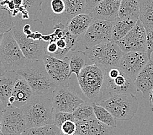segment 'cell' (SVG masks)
Returning <instances> with one entry per match:
<instances>
[{"label": "cell", "mask_w": 153, "mask_h": 135, "mask_svg": "<svg viewBox=\"0 0 153 135\" xmlns=\"http://www.w3.org/2000/svg\"><path fill=\"white\" fill-rule=\"evenodd\" d=\"M80 92L87 101L98 103L105 98V72L96 64L87 65L77 78Z\"/></svg>", "instance_id": "cell-1"}, {"label": "cell", "mask_w": 153, "mask_h": 135, "mask_svg": "<svg viewBox=\"0 0 153 135\" xmlns=\"http://www.w3.org/2000/svg\"><path fill=\"white\" fill-rule=\"evenodd\" d=\"M16 73L27 82L36 96H49L57 87L47 72L43 60H29Z\"/></svg>", "instance_id": "cell-2"}, {"label": "cell", "mask_w": 153, "mask_h": 135, "mask_svg": "<svg viewBox=\"0 0 153 135\" xmlns=\"http://www.w3.org/2000/svg\"><path fill=\"white\" fill-rule=\"evenodd\" d=\"M26 121V128L53 125L55 110L49 96H36L21 108Z\"/></svg>", "instance_id": "cell-3"}, {"label": "cell", "mask_w": 153, "mask_h": 135, "mask_svg": "<svg viewBox=\"0 0 153 135\" xmlns=\"http://www.w3.org/2000/svg\"><path fill=\"white\" fill-rule=\"evenodd\" d=\"M120 121L132 120L139 107V101L133 94H114L98 103Z\"/></svg>", "instance_id": "cell-4"}, {"label": "cell", "mask_w": 153, "mask_h": 135, "mask_svg": "<svg viewBox=\"0 0 153 135\" xmlns=\"http://www.w3.org/2000/svg\"><path fill=\"white\" fill-rule=\"evenodd\" d=\"M91 64H96L104 70L117 67L123 52L115 42L100 44L85 51Z\"/></svg>", "instance_id": "cell-5"}, {"label": "cell", "mask_w": 153, "mask_h": 135, "mask_svg": "<svg viewBox=\"0 0 153 135\" xmlns=\"http://www.w3.org/2000/svg\"><path fill=\"white\" fill-rule=\"evenodd\" d=\"M0 59L7 72L19 71L25 66L29 60L13 36L11 31L5 33L0 45Z\"/></svg>", "instance_id": "cell-6"}, {"label": "cell", "mask_w": 153, "mask_h": 135, "mask_svg": "<svg viewBox=\"0 0 153 135\" xmlns=\"http://www.w3.org/2000/svg\"><path fill=\"white\" fill-rule=\"evenodd\" d=\"M113 22L93 20L88 30L78 40L74 51H85L100 44L111 41Z\"/></svg>", "instance_id": "cell-7"}, {"label": "cell", "mask_w": 153, "mask_h": 135, "mask_svg": "<svg viewBox=\"0 0 153 135\" xmlns=\"http://www.w3.org/2000/svg\"><path fill=\"white\" fill-rule=\"evenodd\" d=\"M55 111L73 113L79 106L85 101L75 90L72 89L70 80L65 85H57L50 95Z\"/></svg>", "instance_id": "cell-8"}, {"label": "cell", "mask_w": 153, "mask_h": 135, "mask_svg": "<svg viewBox=\"0 0 153 135\" xmlns=\"http://www.w3.org/2000/svg\"><path fill=\"white\" fill-rule=\"evenodd\" d=\"M105 72V98L114 94H135L134 82L120 68L114 67ZM104 99V100H105Z\"/></svg>", "instance_id": "cell-9"}, {"label": "cell", "mask_w": 153, "mask_h": 135, "mask_svg": "<svg viewBox=\"0 0 153 135\" xmlns=\"http://www.w3.org/2000/svg\"><path fill=\"white\" fill-rule=\"evenodd\" d=\"M13 36L25 58L29 60H42L45 53L46 42L44 41H35L27 37L20 27L14 25L11 30Z\"/></svg>", "instance_id": "cell-10"}, {"label": "cell", "mask_w": 153, "mask_h": 135, "mask_svg": "<svg viewBox=\"0 0 153 135\" xmlns=\"http://www.w3.org/2000/svg\"><path fill=\"white\" fill-rule=\"evenodd\" d=\"M116 43L123 53L146 52L147 34L141 21L138 20L128 33Z\"/></svg>", "instance_id": "cell-11"}, {"label": "cell", "mask_w": 153, "mask_h": 135, "mask_svg": "<svg viewBox=\"0 0 153 135\" xmlns=\"http://www.w3.org/2000/svg\"><path fill=\"white\" fill-rule=\"evenodd\" d=\"M152 59L147 52L124 53L118 67L134 81L137 75Z\"/></svg>", "instance_id": "cell-12"}, {"label": "cell", "mask_w": 153, "mask_h": 135, "mask_svg": "<svg viewBox=\"0 0 153 135\" xmlns=\"http://www.w3.org/2000/svg\"><path fill=\"white\" fill-rule=\"evenodd\" d=\"M26 129V121L21 108L10 107L5 109L2 116L3 135H21Z\"/></svg>", "instance_id": "cell-13"}, {"label": "cell", "mask_w": 153, "mask_h": 135, "mask_svg": "<svg viewBox=\"0 0 153 135\" xmlns=\"http://www.w3.org/2000/svg\"><path fill=\"white\" fill-rule=\"evenodd\" d=\"M42 60L48 75L57 85H65L68 82L71 76L67 57L60 59L45 55Z\"/></svg>", "instance_id": "cell-14"}, {"label": "cell", "mask_w": 153, "mask_h": 135, "mask_svg": "<svg viewBox=\"0 0 153 135\" xmlns=\"http://www.w3.org/2000/svg\"><path fill=\"white\" fill-rule=\"evenodd\" d=\"M34 95L30 85L20 76L14 84L7 107H14L21 108L32 99Z\"/></svg>", "instance_id": "cell-15"}, {"label": "cell", "mask_w": 153, "mask_h": 135, "mask_svg": "<svg viewBox=\"0 0 153 135\" xmlns=\"http://www.w3.org/2000/svg\"><path fill=\"white\" fill-rule=\"evenodd\" d=\"M121 0H103L94 7L90 15L93 20L113 22L118 18Z\"/></svg>", "instance_id": "cell-16"}, {"label": "cell", "mask_w": 153, "mask_h": 135, "mask_svg": "<svg viewBox=\"0 0 153 135\" xmlns=\"http://www.w3.org/2000/svg\"><path fill=\"white\" fill-rule=\"evenodd\" d=\"M76 135H114V128L100 122L95 118L76 122Z\"/></svg>", "instance_id": "cell-17"}, {"label": "cell", "mask_w": 153, "mask_h": 135, "mask_svg": "<svg viewBox=\"0 0 153 135\" xmlns=\"http://www.w3.org/2000/svg\"><path fill=\"white\" fill-rule=\"evenodd\" d=\"M136 89L140 92L145 99H149V95L153 89V59L149 61L134 80Z\"/></svg>", "instance_id": "cell-18"}, {"label": "cell", "mask_w": 153, "mask_h": 135, "mask_svg": "<svg viewBox=\"0 0 153 135\" xmlns=\"http://www.w3.org/2000/svg\"><path fill=\"white\" fill-rule=\"evenodd\" d=\"M92 21L93 18L90 14H80L68 21L66 29L74 37L79 40L85 33Z\"/></svg>", "instance_id": "cell-19"}, {"label": "cell", "mask_w": 153, "mask_h": 135, "mask_svg": "<svg viewBox=\"0 0 153 135\" xmlns=\"http://www.w3.org/2000/svg\"><path fill=\"white\" fill-rule=\"evenodd\" d=\"M20 75L15 72H6L0 77V100L5 108L8 105L9 98L12 95L13 88Z\"/></svg>", "instance_id": "cell-20"}, {"label": "cell", "mask_w": 153, "mask_h": 135, "mask_svg": "<svg viewBox=\"0 0 153 135\" xmlns=\"http://www.w3.org/2000/svg\"><path fill=\"white\" fill-rule=\"evenodd\" d=\"M140 14L139 0H121L118 13L119 18L137 21L140 18Z\"/></svg>", "instance_id": "cell-21"}, {"label": "cell", "mask_w": 153, "mask_h": 135, "mask_svg": "<svg viewBox=\"0 0 153 135\" xmlns=\"http://www.w3.org/2000/svg\"><path fill=\"white\" fill-rule=\"evenodd\" d=\"M65 57H67L68 59L71 77L72 74H75L78 78L82 69L89 64V59L85 52L83 51H72Z\"/></svg>", "instance_id": "cell-22"}, {"label": "cell", "mask_w": 153, "mask_h": 135, "mask_svg": "<svg viewBox=\"0 0 153 135\" xmlns=\"http://www.w3.org/2000/svg\"><path fill=\"white\" fill-rule=\"evenodd\" d=\"M65 5V11L62 16L63 23L67 26L72 18L78 14L84 13L85 0H63Z\"/></svg>", "instance_id": "cell-23"}, {"label": "cell", "mask_w": 153, "mask_h": 135, "mask_svg": "<svg viewBox=\"0 0 153 135\" xmlns=\"http://www.w3.org/2000/svg\"><path fill=\"white\" fill-rule=\"evenodd\" d=\"M136 22L135 21L117 18L113 21L111 41L116 42L123 38L134 27Z\"/></svg>", "instance_id": "cell-24"}, {"label": "cell", "mask_w": 153, "mask_h": 135, "mask_svg": "<svg viewBox=\"0 0 153 135\" xmlns=\"http://www.w3.org/2000/svg\"><path fill=\"white\" fill-rule=\"evenodd\" d=\"M140 14L139 20L144 27L153 28V0H139Z\"/></svg>", "instance_id": "cell-25"}, {"label": "cell", "mask_w": 153, "mask_h": 135, "mask_svg": "<svg viewBox=\"0 0 153 135\" xmlns=\"http://www.w3.org/2000/svg\"><path fill=\"white\" fill-rule=\"evenodd\" d=\"M93 106L94 116L98 121L112 128H116L117 120L107 109L97 103H93Z\"/></svg>", "instance_id": "cell-26"}, {"label": "cell", "mask_w": 153, "mask_h": 135, "mask_svg": "<svg viewBox=\"0 0 153 135\" xmlns=\"http://www.w3.org/2000/svg\"><path fill=\"white\" fill-rule=\"evenodd\" d=\"M72 114L74 117L76 123L95 118L93 103L89 101L83 102L76 109Z\"/></svg>", "instance_id": "cell-27"}, {"label": "cell", "mask_w": 153, "mask_h": 135, "mask_svg": "<svg viewBox=\"0 0 153 135\" xmlns=\"http://www.w3.org/2000/svg\"><path fill=\"white\" fill-rule=\"evenodd\" d=\"M59 127L55 125H47L38 127H32L25 130L21 135H61Z\"/></svg>", "instance_id": "cell-28"}, {"label": "cell", "mask_w": 153, "mask_h": 135, "mask_svg": "<svg viewBox=\"0 0 153 135\" xmlns=\"http://www.w3.org/2000/svg\"><path fill=\"white\" fill-rule=\"evenodd\" d=\"M14 25L12 17L6 10L0 8V34L11 31Z\"/></svg>", "instance_id": "cell-29"}, {"label": "cell", "mask_w": 153, "mask_h": 135, "mask_svg": "<svg viewBox=\"0 0 153 135\" xmlns=\"http://www.w3.org/2000/svg\"><path fill=\"white\" fill-rule=\"evenodd\" d=\"M51 9L52 13L57 16L54 19H56L58 23H63L62 16L65 11V5L63 0H52L50 2ZM65 25V24H64Z\"/></svg>", "instance_id": "cell-30"}, {"label": "cell", "mask_w": 153, "mask_h": 135, "mask_svg": "<svg viewBox=\"0 0 153 135\" xmlns=\"http://www.w3.org/2000/svg\"><path fill=\"white\" fill-rule=\"evenodd\" d=\"M68 120L75 122V119L73 114H72V113L58 111H55V112H54L53 125H56L57 127H59V129L64 122L68 121Z\"/></svg>", "instance_id": "cell-31"}, {"label": "cell", "mask_w": 153, "mask_h": 135, "mask_svg": "<svg viewBox=\"0 0 153 135\" xmlns=\"http://www.w3.org/2000/svg\"><path fill=\"white\" fill-rule=\"evenodd\" d=\"M43 0H23L24 7L27 12L33 15H37L41 9Z\"/></svg>", "instance_id": "cell-32"}, {"label": "cell", "mask_w": 153, "mask_h": 135, "mask_svg": "<svg viewBox=\"0 0 153 135\" xmlns=\"http://www.w3.org/2000/svg\"><path fill=\"white\" fill-rule=\"evenodd\" d=\"M76 129H77L76 123L71 120L64 122L60 127L61 134L63 135H75Z\"/></svg>", "instance_id": "cell-33"}, {"label": "cell", "mask_w": 153, "mask_h": 135, "mask_svg": "<svg viewBox=\"0 0 153 135\" xmlns=\"http://www.w3.org/2000/svg\"><path fill=\"white\" fill-rule=\"evenodd\" d=\"M147 34V52L150 55L153 53V28L145 27Z\"/></svg>", "instance_id": "cell-34"}, {"label": "cell", "mask_w": 153, "mask_h": 135, "mask_svg": "<svg viewBox=\"0 0 153 135\" xmlns=\"http://www.w3.org/2000/svg\"><path fill=\"white\" fill-rule=\"evenodd\" d=\"M103 0H85L86 5L85 9V14H90L93 11L94 7H95L98 3H100Z\"/></svg>", "instance_id": "cell-35"}, {"label": "cell", "mask_w": 153, "mask_h": 135, "mask_svg": "<svg viewBox=\"0 0 153 135\" xmlns=\"http://www.w3.org/2000/svg\"><path fill=\"white\" fill-rule=\"evenodd\" d=\"M7 71H6V69L4 66V65L3 64L1 59H0V77L2 76Z\"/></svg>", "instance_id": "cell-36"}, {"label": "cell", "mask_w": 153, "mask_h": 135, "mask_svg": "<svg viewBox=\"0 0 153 135\" xmlns=\"http://www.w3.org/2000/svg\"><path fill=\"white\" fill-rule=\"evenodd\" d=\"M149 101H150V103L152 106H153V89L151 90V92H149Z\"/></svg>", "instance_id": "cell-37"}, {"label": "cell", "mask_w": 153, "mask_h": 135, "mask_svg": "<svg viewBox=\"0 0 153 135\" xmlns=\"http://www.w3.org/2000/svg\"><path fill=\"white\" fill-rule=\"evenodd\" d=\"M2 116L3 112H0V135H3L2 132Z\"/></svg>", "instance_id": "cell-38"}, {"label": "cell", "mask_w": 153, "mask_h": 135, "mask_svg": "<svg viewBox=\"0 0 153 135\" xmlns=\"http://www.w3.org/2000/svg\"><path fill=\"white\" fill-rule=\"evenodd\" d=\"M5 107L4 105H3L1 101L0 100V112H3V111H5Z\"/></svg>", "instance_id": "cell-39"}, {"label": "cell", "mask_w": 153, "mask_h": 135, "mask_svg": "<svg viewBox=\"0 0 153 135\" xmlns=\"http://www.w3.org/2000/svg\"><path fill=\"white\" fill-rule=\"evenodd\" d=\"M3 35H4V34H0V45H1V41H2Z\"/></svg>", "instance_id": "cell-40"}, {"label": "cell", "mask_w": 153, "mask_h": 135, "mask_svg": "<svg viewBox=\"0 0 153 135\" xmlns=\"http://www.w3.org/2000/svg\"><path fill=\"white\" fill-rule=\"evenodd\" d=\"M3 1V0H0V3H1V2Z\"/></svg>", "instance_id": "cell-41"}, {"label": "cell", "mask_w": 153, "mask_h": 135, "mask_svg": "<svg viewBox=\"0 0 153 135\" xmlns=\"http://www.w3.org/2000/svg\"><path fill=\"white\" fill-rule=\"evenodd\" d=\"M61 135H63V134H61Z\"/></svg>", "instance_id": "cell-42"}, {"label": "cell", "mask_w": 153, "mask_h": 135, "mask_svg": "<svg viewBox=\"0 0 153 135\" xmlns=\"http://www.w3.org/2000/svg\"><path fill=\"white\" fill-rule=\"evenodd\" d=\"M75 135H76V134H75Z\"/></svg>", "instance_id": "cell-43"}]
</instances>
